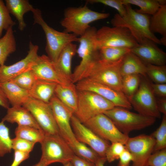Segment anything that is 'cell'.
<instances>
[{"label":"cell","instance_id":"obj_1","mask_svg":"<svg viewBox=\"0 0 166 166\" xmlns=\"http://www.w3.org/2000/svg\"><path fill=\"white\" fill-rule=\"evenodd\" d=\"M109 15V13L92 10L86 4L79 7H69L64 10V18L60 24L64 29V32L80 37L91 27V23L106 19Z\"/></svg>","mask_w":166,"mask_h":166},{"label":"cell","instance_id":"obj_2","mask_svg":"<svg viewBox=\"0 0 166 166\" xmlns=\"http://www.w3.org/2000/svg\"><path fill=\"white\" fill-rule=\"evenodd\" d=\"M124 5L126 10L125 14L121 16L118 13L115 14L111 21L113 26L122 27L128 29L138 43L146 38L156 44H161L160 40L150 30L149 16L137 12L130 4Z\"/></svg>","mask_w":166,"mask_h":166},{"label":"cell","instance_id":"obj_3","mask_svg":"<svg viewBox=\"0 0 166 166\" xmlns=\"http://www.w3.org/2000/svg\"><path fill=\"white\" fill-rule=\"evenodd\" d=\"M123 58L114 62H107L99 58L89 65L85 71L82 79H90L123 93L122 87V77L120 72V68Z\"/></svg>","mask_w":166,"mask_h":166},{"label":"cell","instance_id":"obj_4","mask_svg":"<svg viewBox=\"0 0 166 166\" xmlns=\"http://www.w3.org/2000/svg\"><path fill=\"white\" fill-rule=\"evenodd\" d=\"M31 12L33 15L34 24L40 26L45 34V49L47 56L55 63L63 49L70 43L78 42V37L72 34L57 31L50 27L43 19L39 9L33 8Z\"/></svg>","mask_w":166,"mask_h":166},{"label":"cell","instance_id":"obj_5","mask_svg":"<svg viewBox=\"0 0 166 166\" xmlns=\"http://www.w3.org/2000/svg\"><path fill=\"white\" fill-rule=\"evenodd\" d=\"M97 30L91 27L81 36L78 37L79 45L77 53L81 58L80 64L75 68L72 74V83L76 84L83 79L84 74L89 65L99 58V51L97 45Z\"/></svg>","mask_w":166,"mask_h":166},{"label":"cell","instance_id":"obj_6","mask_svg":"<svg viewBox=\"0 0 166 166\" xmlns=\"http://www.w3.org/2000/svg\"><path fill=\"white\" fill-rule=\"evenodd\" d=\"M103 113L112 121L121 132L127 136L132 131L140 130L152 125L155 123L156 119L117 107Z\"/></svg>","mask_w":166,"mask_h":166},{"label":"cell","instance_id":"obj_7","mask_svg":"<svg viewBox=\"0 0 166 166\" xmlns=\"http://www.w3.org/2000/svg\"><path fill=\"white\" fill-rule=\"evenodd\" d=\"M42 155L40 160L48 166L54 163L70 161L75 154L60 134L45 135L40 143Z\"/></svg>","mask_w":166,"mask_h":166},{"label":"cell","instance_id":"obj_8","mask_svg":"<svg viewBox=\"0 0 166 166\" xmlns=\"http://www.w3.org/2000/svg\"><path fill=\"white\" fill-rule=\"evenodd\" d=\"M77 110L74 114L82 123L115 106L110 101L96 93L78 91Z\"/></svg>","mask_w":166,"mask_h":166},{"label":"cell","instance_id":"obj_9","mask_svg":"<svg viewBox=\"0 0 166 166\" xmlns=\"http://www.w3.org/2000/svg\"><path fill=\"white\" fill-rule=\"evenodd\" d=\"M96 39L98 50L110 47H125L131 49L138 45L128 29L120 26H102L97 30Z\"/></svg>","mask_w":166,"mask_h":166},{"label":"cell","instance_id":"obj_10","mask_svg":"<svg viewBox=\"0 0 166 166\" xmlns=\"http://www.w3.org/2000/svg\"><path fill=\"white\" fill-rule=\"evenodd\" d=\"M140 76V81L137 90L128 100L132 107L138 113L160 118V113L157 109L156 99L150 83L146 78V76Z\"/></svg>","mask_w":166,"mask_h":166},{"label":"cell","instance_id":"obj_11","mask_svg":"<svg viewBox=\"0 0 166 166\" xmlns=\"http://www.w3.org/2000/svg\"><path fill=\"white\" fill-rule=\"evenodd\" d=\"M22 106L30 112L45 135L60 134L49 103L30 97Z\"/></svg>","mask_w":166,"mask_h":166},{"label":"cell","instance_id":"obj_12","mask_svg":"<svg viewBox=\"0 0 166 166\" xmlns=\"http://www.w3.org/2000/svg\"><path fill=\"white\" fill-rule=\"evenodd\" d=\"M83 124L101 138L111 143L119 142L124 145L129 137L121 132L104 113L94 117Z\"/></svg>","mask_w":166,"mask_h":166},{"label":"cell","instance_id":"obj_13","mask_svg":"<svg viewBox=\"0 0 166 166\" xmlns=\"http://www.w3.org/2000/svg\"><path fill=\"white\" fill-rule=\"evenodd\" d=\"M77 91H87L99 95L113 103L115 107L130 109L132 107L122 93L105 85L85 78L75 84Z\"/></svg>","mask_w":166,"mask_h":166},{"label":"cell","instance_id":"obj_14","mask_svg":"<svg viewBox=\"0 0 166 166\" xmlns=\"http://www.w3.org/2000/svg\"><path fill=\"white\" fill-rule=\"evenodd\" d=\"M155 144V140L151 134L129 137L124 145L132 156V166H146Z\"/></svg>","mask_w":166,"mask_h":166},{"label":"cell","instance_id":"obj_15","mask_svg":"<svg viewBox=\"0 0 166 166\" xmlns=\"http://www.w3.org/2000/svg\"><path fill=\"white\" fill-rule=\"evenodd\" d=\"M61 135L70 146L77 140L71 124L73 112L62 103L55 95L49 103Z\"/></svg>","mask_w":166,"mask_h":166},{"label":"cell","instance_id":"obj_16","mask_svg":"<svg viewBox=\"0 0 166 166\" xmlns=\"http://www.w3.org/2000/svg\"><path fill=\"white\" fill-rule=\"evenodd\" d=\"M71 124L75 137L78 141L88 145L100 157H105L106 151L110 145L108 141L99 136L81 123L74 114L71 118Z\"/></svg>","mask_w":166,"mask_h":166},{"label":"cell","instance_id":"obj_17","mask_svg":"<svg viewBox=\"0 0 166 166\" xmlns=\"http://www.w3.org/2000/svg\"><path fill=\"white\" fill-rule=\"evenodd\" d=\"M26 56L20 61L10 65L0 66V83L10 81L21 73L31 69L38 55V46L30 41Z\"/></svg>","mask_w":166,"mask_h":166},{"label":"cell","instance_id":"obj_18","mask_svg":"<svg viewBox=\"0 0 166 166\" xmlns=\"http://www.w3.org/2000/svg\"><path fill=\"white\" fill-rule=\"evenodd\" d=\"M130 51L145 64L165 65L166 53L149 39L144 38L138 43V45L131 49Z\"/></svg>","mask_w":166,"mask_h":166},{"label":"cell","instance_id":"obj_19","mask_svg":"<svg viewBox=\"0 0 166 166\" xmlns=\"http://www.w3.org/2000/svg\"><path fill=\"white\" fill-rule=\"evenodd\" d=\"M31 69L37 79L55 82L63 85L68 82L57 70L55 63L47 56L43 54L38 56Z\"/></svg>","mask_w":166,"mask_h":166},{"label":"cell","instance_id":"obj_20","mask_svg":"<svg viewBox=\"0 0 166 166\" xmlns=\"http://www.w3.org/2000/svg\"><path fill=\"white\" fill-rule=\"evenodd\" d=\"M2 121L11 124L16 123L18 126H30L42 130L30 112L22 106H12L7 109L6 114Z\"/></svg>","mask_w":166,"mask_h":166},{"label":"cell","instance_id":"obj_21","mask_svg":"<svg viewBox=\"0 0 166 166\" xmlns=\"http://www.w3.org/2000/svg\"><path fill=\"white\" fill-rule=\"evenodd\" d=\"M77 45L73 43L68 44L62 50L55 63L58 71L69 83H72V61L77 53Z\"/></svg>","mask_w":166,"mask_h":166},{"label":"cell","instance_id":"obj_22","mask_svg":"<svg viewBox=\"0 0 166 166\" xmlns=\"http://www.w3.org/2000/svg\"><path fill=\"white\" fill-rule=\"evenodd\" d=\"M0 87L12 106H22L31 97L29 91L11 81L0 83Z\"/></svg>","mask_w":166,"mask_h":166},{"label":"cell","instance_id":"obj_23","mask_svg":"<svg viewBox=\"0 0 166 166\" xmlns=\"http://www.w3.org/2000/svg\"><path fill=\"white\" fill-rule=\"evenodd\" d=\"M146 65L131 51L124 57L120 68L122 77L131 75L146 77Z\"/></svg>","mask_w":166,"mask_h":166},{"label":"cell","instance_id":"obj_24","mask_svg":"<svg viewBox=\"0 0 166 166\" xmlns=\"http://www.w3.org/2000/svg\"><path fill=\"white\" fill-rule=\"evenodd\" d=\"M77 92L75 84L72 83L65 85L58 84L55 90L54 94L74 114L77 108Z\"/></svg>","mask_w":166,"mask_h":166},{"label":"cell","instance_id":"obj_25","mask_svg":"<svg viewBox=\"0 0 166 166\" xmlns=\"http://www.w3.org/2000/svg\"><path fill=\"white\" fill-rule=\"evenodd\" d=\"M58 84L54 82L37 79L29 91L30 97L45 103H49L54 94Z\"/></svg>","mask_w":166,"mask_h":166},{"label":"cell","instance_id":"obj_26","mask_svg":"<svg viewBox=\"0 0 166 166\" xmlns=\"http://www.w3.org/2000/svg\"><path fill=\"white\" fill-rule=\"evenodd\" d=\"M5 5L10 14L14 15L18 22V27L22 31L26 25L24 19L25 14L31 11L34 8L28 0H5Z\"/></svg>","mask_w":166,"mask_h":166},{"label":"cell","instance_id":"obj_27","mask_svg":"<svg viewBox=\"0 0 166 166\" xmlns=\"http://www.w3.org/2000/svg\"><path fill=\"white\" fill-rule=\"evenodd\" d=\"M13 27L0 38V66L4 65L8 57L16 50V45Z\"/></svg>","mask_w":166,"mask_h":166},{"label":"cell","instance_id":"obj_28","mask_svg":"<svg viewBox=\"0 0 166 166\" xmlns=\"http://www.w3.org/2000/svg\"><path fill=\"white\" fill-rule=\"evenodd\" d=\"M151 31L166 37V5L161 6L158 10L150 18Z\"/></svg>","mask_w":166,"mask_h":166},{"label":"cell","instance_id":"obj_29","mask_svg":"<svg viewBox=\"0 0 166 166\" xmlns=\"http://www.w3.org/2000/svg\"><path fill=\"white\" fill-rule=\"evenodd\" d=\"M14 133L16 137L35 143H40L45 136L42 130L30 126H18Z\"/></svg>","mask_w":166,"mask_h":166},{"label":"cell","instance_id":"obj_30","mask_svg":"<svg viewBox=\"0 0 166 166\" xmlns=\"http://www.w3.org/2000/svg\"><path fill=\"white\" fill-rule=\"evenodd\" d=\"M99 59L110 62L117 61L124 57L130 49L122 47H110L99 50Z\"/></svg>","mask_w":166,"mask_h":166},{"label":"cell","instance_id":"obj_31","mask_svg":"<svg viewBox=\"0 0 166 166\" xmlns=\"http://www.w3.org/2000/svg\"><path fill=\"white\" fill-rule=\"evenodd\" d=\"M124 5L129 4L136 6L139 9L135 10L137 12L144 14H154L161 5L158 0H121Z\"/></svg>","mask_w":166,"mask_h":166},{"label":"cell","instance_id":"obj_32","mask_svg":"<svg viewBox=\"0 0 166 166\" xmlns=\"http://www.w3.org/2000/svg\"><path fill=\"white\" fill-rule=\"evenodd\" d=\"M70 146L75 155L95 164L100 157L92 148L77 140Z\"/></svg>","mask_w":166,"mask_h":166},{"label":"cell","instance_id":"obj_33","mask_svg":"<svg viewBox=\"0 0 166 166\" xmlns=\"http://www.w3.org/2000/svg\"><path fill=\"white\" fill-rule=\"evenodd\" d=\"M140 81L139 75H131L122 77V87L123 94L128 99L133 96L137 90Z\"/></svg>","mask_w":166,"mask_h":166},{"label":"cell","instance_id":"obj_34","mask_svg":"<svg viewBox=\"0 0 166 166\" xmlns=\"http://www.w3.org/2000/svg\"><path fill=\"white\" fill-rule=\"evenodd\" d=\"M12 139L10 135L9 128L5 125L4 122H0V157L11 152Z\"/></svg>","mask_w":166,"mask_h":166},{"label":"cell","instance_id":"obj_35","mask_svg":"<svg viewBox=\"0 0 166 166\" xmlns=\"http://www.w3.org/2000/svg\"><path fill=\"white\" fill-rule=\"evenodd\" d=\"M146 74L155 83H166V66L146 64Z\"/></svg>","mask_w":166,"mask_h":166},{"label":"cell","instance_id":"obj_36","mask_svg":"<svg viewBox=\"0 0 166 166\" xmlns=\"http://www.w3.org/2000/svg\"><path fill=\"white\" fill-rule=\"evenodd\" d=\"M151 135L155 140L153 153L166 148V115H163L160 126Z\"/></svg>","mask_w":166,"mask_h":166},{"label":"cell","instance_id":"obj_37","mask_svg":"<svg viewBox=\"0 0 166 166\" xmlns=\"http://www.w3.org/2000/svg\"><path fill=\"white\" fill-rule=\"evenodd\" d=\"M37 80L31 69L19 75L10 81L21 88L29 91Z\"/></svg>","mask_w":166,"mask_h":166},{"label":"cell","instance_id":"obj_38","mask_svg":"<svg viewBox=\"0 0 166 166\" xmlns=\"http://www.w3.org/2000/svg\"><path fill=\"white\" fill-rule=\"evenodd\" d=\"M15 24L10 17L4 1L0 0V38L2 37L4 30L6 31Z\"/></svg>","mask_w":166,"mask_h":166},{"label":"cell","instance_id":"obj_39","mask_svg":"<svg viewBox=\"0 0 166 166\" xmlns=\"http://www.w3.org/2000/svg\"><path fill=\"white\" fill-rule=\"evenodd\" d=\"M125 149V145L120 143H111L105 153V157L106 160L111 163L118 160L120 156Z\"/></svg>","mask_w":166,"mask_h":166},{"label":"cell","instance_id":"obj_40","mask_svg":"<svg viewBox=\"0 0 166 166\" xmlns=\"http://www.w3.org/2000/svg\"><path fill=\"white\" fill-rule=\"evenodd\" d=\"M35 143L16 137L12 139V147L14 151L30 153L33 150Z\"/></svg>","mask_w":166,"mask_h":166},{"label":"cell","instance_id":"obj_41","mask_svg":"<svg viewBox=\"0 0 166 166\" xmlns=\"http://www.w3.org/2000/svg\"><path fill=\"white\" fill-rule=\"evenodd\" d=\"M87 3L91 4L100 3L109 6L116 10L121 16L124 15L126 13V9L121 0H88Z\"/></svg>","mask_w":166,"mask_h":166},{"label":"cell","instance_id":"obj_42","mask_svg":"<svg viewBox=\"0 0 166 166\" xmlns=\"http://www.w3.org/2000/svg\"><path fill=\"white\" fill-rule=\"evenodd\" d=\"M148 166H166V148L152 153L148 160Z\"/></svg>","mask_w":166,"mask_h":166},{"label":"cell","instance_id":"obj_43","mask_svg":"<svg viewBox=\"0 0 166 166\" xmlns=\"http://www.w3.org/2000/svg\"><path fill=\"white\" fill-rule=\"evenodd\" d=\"M151 87L155 95L160 98H166V83H152Z\"/></svg>","mask_w":166,"mask_h":166},{"label":"cell","instance_id":"obj_44","mask_svg":"<svg viewBox=\"0 0 166 166\" xmlns=\"http://www.w3.org/2000/svg\"><path fill=\"white\" fill-rule=\"evenodd\" d=\"M132 159L131 153L126 148L119 157L118 166H129Z\"/></svg>","mask_w":166,"mask_h":166},{"label":"cell","instance_id":"obj_45","mask_svg":"<svg viewBox=\"0 0 166 166\" xmlns=\"http://www.w3.org/2000/svg\"><path fill=\"white\" fill-rule=\"evenodd\" d=\"M30 153L14 151V160L10 166H19L23 161L28 159Z\"/></svg>","mask_w":166,"mask_h":166},{"label":"cell","instance_id":"obj_46","mask_svg":"<svg viewBox=\"0 0 166 166\" xmlns=\"http://www.w3.org/2000/svg\"><path fill=\"white\" fill-rule=\"evenodd\" d=\"M73 166H95V164L74 155L70 160Z\"/></svg>","mask_w":166,"mask_h":166},{"label":"cell","instance_id":"obj_47","mask_svg":"<svg viewBox=\"0 0 166 166\" xmlns=\"http://www.w3.org/2000/svg\"><path fill=\"white\" fill-rule=\"evenodd\" d=\"M157 109L161 113L166 115V98H159L156 99Z\"/></svg>","mask_w":166,"mask_h":166},{"label":"cell","instance_id":"obj_48","mask_svg":"<svg viewBox=\"0 0 166 166\" xmlns=\"http://www.w3.org/2000/svg\"><path fill=\"white\" fill-rule=\"evenodd\" d=\"M0 106L7 109L10 107V103L0 87Z\"/></svg>","mask_w":166,"mask_h":166},{"label":"cell","instance_id":"obj_49","mask_svg":"<svg viewBox=\"0 0 166 166\" xmlns=\"http://www.w3.org/2000/svg\"><path fill=\"white\" fill-rule=\"evenodd\" d=\"M106 161L105 157H100L95 163V166H104V164Z\"/></svg>","mask_w":166,"mask_h":166},{"label":"cell","instance_id":"obj_50","mask_svg":"<svg viewBox=\"0 0 166 166\" xmlns=\"http://www.w3.org/2000/svg\"><path fill=\"white\" fill-rule=\"evenodd\" d=\"M33 166H48V165L44 162L40 160L39 162Z\"/></svg>","mask_w":166,"mask_h":166},{"label":"cell","instance_id":"obj_51","mask_svg":"<svg viewBox=\"0 0 166 166\" xmlns=\"http://www.w3.org/2000/svg\"><path fill=\"white\" fill-rule=\"evenodd\" d=\"M64 166H73L70 161L67 162L63 164Z\"/></svg>","mask_w":166,"mask_h":166},{"label":"cell","instance_id":"obj_52","mask_svg":"<svg viewBox=\"0 0 166 166\" xmlns=\"http://www.w3.org/2000/svg\"><path fill=\"white\" fill-rule=\"evenodd\" d=\"M146 166H148V165H146Z\"/></svg>","mask_w":166,"mask_h":166}]
</instances>
